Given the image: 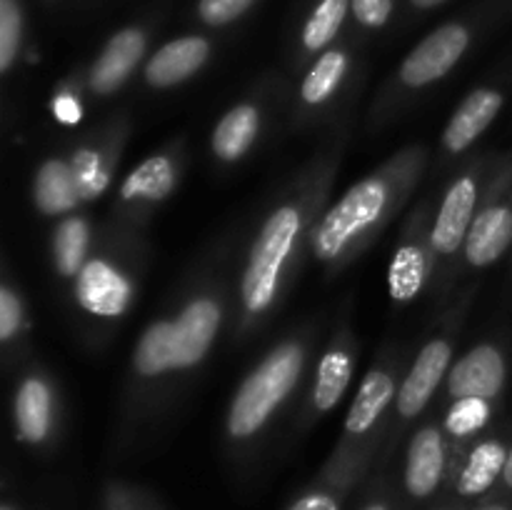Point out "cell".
<instances>
[{
  "label": "cell",
  "mask_w": 512,
  "mask_h": 510,
  "mask_svg": "<svg viewBox=\"0 0 512 510\" xmlns=\"http://www.w3.org/2000/svg\"><path fill=\"white\" fill-rule=\"evenodd\" d=\"M220 325V308L213 300H195L175 323H155L135 348V368L158 375L173 368H190L208 353Z\"/></svg>",
  "instance_id": "obj_1"
},
{
  "label": "cell",
  "mask_w": 512,
  "mask_h": 510,
  "mask_svg": "<svg viewBox=\"0 0 512 510\" xmlns=\"http://www.w3.org/2000/svg\"><path fill=\"white\" fill-rule=\"evenodd\" d=\"M440 3H445V0H413V5H418V8H435Z\"/></svg>",
  "instance_id": "obj_35"
},
{
  "label": "cell",
  "mask_w": 512,
  "mask_h": 510,
  "mask_svg": "<svg viewBox=\"0 0 512 510\" xmlns=\"http://www.w3.org/2000/svg\"><path fill=\"white\" fill-rule=\"evenodd\" d=\"M20 438L28 443H40L50 428V393L38 378L25 380L15 400Z\"/></svg>",
  "instance_id": "obj_17"
},
{
  "label": "cell",
  "mask_w": 512,
  "mask_h": 510,
  "mask_svg": "<svg viewBox=\"0 0 512 510\" xmlns=\"http://www.w3.org/2000/svg\"><path fill=\"white\" fill-rule=\"evenodd\" d=\"M258 135V110L253 105H240L230 110L218 123L213 135V150L223 160H238L253 145Z\"/></svg>",
  "instance_id": "obj_16"
},
{
  "label": "cell",
  "mask_w": 512,
  "mask_h": 510,
  "mask_svg": "<svg viewBox=\"0 0 512 510\" xmlns=\"http://www.w3.org/2000/svg\"><path fill=\"white\" fill-rule=\"evenodd\" d=\"M253 3L255 0H200L198 15L208 25H225L240 18Z\"/></svg>",
  "instance_id": "obj_29"
},
{
  "label": "cell",
  "mask_w": 512,
  "mask_h": 510,
  "mask_svg": "<svg viewBox=\"0 0 512 510\" xmlns=\"http://www.w3.org/2000/svg\"><path fill=\"white\" fill-rule=\"evenodd\" d=\"M303 365V353L298 345H283L263 360L238 390L230 408L228 428L233 438H248L270 418L280 400L293 390Z\"/></svg>",
  "instance_id": "obj_2"
},
{
  "label": "cell",
  "mask_w": 512,
  "mask_h": 510,
  "mask_svg": "<svg viewBox=\"0 0 512 510\" xmlns=\"http://www.w3.org/2000/svg\"><path fill=\"white\" fill-rule=\"evenodd\" d=\"M393 393L395 385L390 375L370 373L368 378L363 380V385H360L358 398H355L353 408H350L348 413V423L345 425H348L350 433L360 435L365 433V430L373 428V423L378 420V415L383 413L385 405L390 403Z\"/></svg>",
  "instance_id": "obj_18"
},
{
  "label": "cell",
  "mask_w": 512,
  "mask_h": 510,
  "mask_svg": "<svg viewBox=\"0 0 512 510\" xmlns=\"http://www.w3.org/2000/svg\"><path fill=\"white\" fill-rule=\"evenodd\" d=\"M130 300V285L103 260H90L78 275V303L95 315H120Z\"/></svg>",
  "instance_id": "obj_7"
},
{
  "label": "cell",
  "mask_w": 512,
  "mask_h": 510,
  "mask_svg": "<svg viewBox=\"0 0 512 510\" xmlns=\"http://www.w3.org/2000/svg\"><path fill=\"white\" fill-rule=\"evenodd\" d=\"M355 18L368 28H380L393 13V0H350Z\"/></svg>",
  "instance_id": "obj_30"
},
{
  "label": "cell",
  "mask_w": 512,
  "mask_h": 510,
  "mask_svg": "<svg viewBox=\"0 0 512 510\" xmlns=\"http://www.w3.org/2000/svg\"><path fill=\"white\" fill-rule=\"evenodd\" d=\"M85 248H88V225L80 218L63 220L55 233V263H58L60 273H78L85 258Z\"/></svg>",
  "instance_id": "obj_23"
},
{
  "label": "cell",
  "mask_w": 512,
  "mask_h": 510,
  "mask_svg": "<svg viewBox=\"0 0 512 510\" xmlns=\"http://www.w3.org/2000/svg\"><path fill=\"white\" fill-rule=\"evenodd\" d=\"M443 440L435 428L420 430L413 438L408 453V470H405V483L408 490L418 498L433 493L440 483V475H443Z\"/></svg>",
  "instance_id": "obj_14"
},
{
  "label": "cell",
  "mask_w": 512,
  "mask_h": 510,
  "mask_svg": "<svg viewBox=\"0 0 512 510\" xmlns=\"http://www.w3.org/2000/svg\"><path fill=\"white\" fill-rule=\"evenodd\" d=\"M20 328V303L10 290H0V338L10 340Z\"/></svg>",
  "instance_id": "obj_31"
},
{
  "label": "cell",
  "mask_w": 512,
  "mask_h": 510,
  "mask_svg": "<svg viewBox=\"0 0 512 510\" xmlns=\"http://www.w3.org/2000/svg\"><path fill=\"white\" fill-rule=\"evenodd\" d=\"M480 510H508V508H503V505H488V508H480Z\"/></svg>",
  "instance_id": "obj_36"
},
{
  "label": "cell",
  "mask_w": 512,
  "mask_h": 510,
  "mask_svg": "<svg viewBox=\"0 0 512 510\" xmlns=\"http://www.w3.org/2000/svg\"><path fill=\"white\" fill-rule=\"evenodd\" d=\"M350 0H323L310 15L308 25L303 30V43L308 50H320L335 38V33L343 25L345 13H348Z\"/></svg>",
  "instance_id": "obj_25"
},
{
  "label": "cell",
  "mask_w": 512,
  "mask_h": 510,
  "mask_svg": "<svg viewBox=\"0 0 512 510\" xmlns=\"http://www.w3.org/2000/svg\"><path fill=\"white\" fill-rule=\"evenodd\" d=\"M173 185V165H170V160L163 158V155H155V158H148L140 168H135L133 173L128 175V180H125L123 185V198L160 200L173 190Z\"/></svg>",
  "instance_id": "obj_20"
},
{
  "label": "cell",
  "mask_w": 512,
  "mask_h": 510,
  "mask_svg": "<svg viewBox=\"0 0 512 510\" xmlns=\"http://www.w3.org/2000/svg\"><path fill=\"white\" fill-rule=\"evenodd\" d=\"M390 295L395 300H410L420 293L425 283V258L423 250L400 248L395 253L393 265H390Z\"/></svg>",
  "instance_id": "obj_22"
},
{
  "label": "cell",
  "mask_w": 512,
  "mask_h": 510,
  "mask_svg": "<svg viewBox=\"0 0 512 510\" xmlns=\"http://www.w3.org/2000/svg\"><path fill=\"white\" fill-rule=\"evenodd\" d=\"M345 65H348V58L340 50H330L323 58L315 63V68L310 70V75L303 83V98L305 103H323L333 95V90L340 85V78L345 73Z\"/></svg>",
  "instance_id": "obj_24"
},
{
  "label": "cell",
  "mask_w": 512,
  "mask_h": 510,
  "mask_svg": "<svg viewBox=\"0 0 512 510\" xmlns=\"http://www.w3.org/2000/svg\"><path fill=\"white\" fill-rule=\"evenodd\" d=\"M505 383V360L493 345L470 350L450 373V395L458 398H495Z\"/></svg>",
  "instance_id": "obj_6"
},
{
  "label": "cell",
  "mask_w": 512,
  "mask_h": 510,
  "mask_svg": "<svg viewBox=\"0 0 512 510\" xmlns=\"http://www.w3.org/2000/svg\"><path fill=\"white\" fill-rule=\"evenodd\" d=\"M208 53V40L195 38V35L178 38L173 40V43L163 45V48L150 58L148 68H145V78H148V83L155 85V88H170V85L190 78V75L208 60Z\"/></svg>",
  "instance_id": "obj_10"
},
{
  "label": "cell",
  "mask_w": 512,
  "mask_h": 510,
  "mask_svg": "<svg viewBox=\"0 0 512 510\" xmlns=\"http://www.w3.org/2000/svg\"><path fill=\"white\" fill-rule=\"evenodd\" d=\"M3 510H10V508H3Z\"/></svg>",
  "instance_id": "obj_38"
},
{
  "label": "cell",
  "mask_w": 512,
  "mask_h": 510,
  "mask_svg": "<svg viewBox=\"0 0 512 510\" xmlns=\"http://www.w3.org/2000/svg\"><path fill=\"white\" fill-rule=\"evenodd\" d=\"M450 360V345L443 340H433L420 350L413 370L405 378L398 395V410L403 415H418L430 400V395L438 388L440 378L445 375Z\"/></svg>",
  "instance_id": "obj_9"
},
{
  "label": "cell",
  "mask_w": 512,
  "mask_h": 510,
  "mask_svg": "<svg viewBox=\"0 0 512 510\" xmlns=\"http://www.w3.org/2000/svg\"><path fill=\"white\" fill-rule=\"evenodd\" d=\"M300 228V215L295 208H280L270 215L265 228L250 253V265L243 278L245 308L258 313L270 305L278 288V270L288 258L293 240Z\"/></svg>",
  "instance_id": "obj_3"
},
{
  "label": "cell",
  "mask_w": 512,
  "mask_h": 510,
  "mask_svg": "<svg viewBox=\"0 0 512 510\" xmlns=\"http://www.w3.org/2000/svg\"><path fill=\"white\" fill-rule=\"evenodd\" d=\"M78 200L80 190L78 183H75L73 168L63 160H48L38 170V178H35V203H38V208L48 215H58L73 210Z\"/></svg>",
  "instance_id": "obj_15"
},
{
  "label": "cell",
  "mask_w": 512,
  "mask_h": 510,
  "mask_svg": "<svg viewBox=\"0 0 512 510\" xmlns=\"http://www.w3.org/2000/svg\"><path fill=\"white\" fill-rule=\"evenodd\" d=\"M473 208H475V180L460 178L445 195V203L440 208L438 220L433 230V245L440 253H453L460 248L468 230L473 225Z\"/></svg>",
  "instance_id": "obj_11"
},
{
  "label": "cell",
  "mask_w": 512,
  "mask_h": 510,
  "mask_svg": "<svg viewBox=\"0 0 512 510\" xmlns=\"http://www.w3.org/2000/svg\"><path fill=\"white\" fill-rule=\"evenodd\" d=\"M503 478H505V483H508L510 488H512V448H510V453H508V463H505Z\"/></svg>",
  "instance_id": "obj_34"
},
{
  "label": "cell",
  "mask_w": 512,
  "mask_h": 510,
  "mask_svg": "<svg viewBox=\"0 0 512 510\" xmlns=\"http://www.w3.org/2000/svg\"><path fill=\"white\" fill-rule=\"evenodd\" d=\"M500 108H503V95L495 93V90H475V93H470L468 100L460 105L458 113L450 120L448 130H445V148L460 153L468 145H473V140L493 123Z\"/></svg>",
  "instance_id": "obj_13"
},
{
  "label": "cell",
  "mask_w": 512,
  "mask_h": 510,
  "mask_svg": "<svg viewBox=\"0 0 512 510\" xmlns=\"http://www.w3.org/2000/svg\"><path fill=\"white\" fill-rule=\"evenodd\" d=\"M290 510H338V503H335L330 495H305Z\"/></svg>",
  "instance_id": "obj_33"
},
{
  "label": "cell",
  "mask_w": 512,
  "mask_h": 510,
  "mask_svg": "<svg viewBox=\"0 0 512 510\" xmlns=\"http://www.w3.org/2000/svg\"><path fill=\"white\" fill-rule=\"evenodd\" d=\"M53 110H55V118L60 120V123L65 125H75L80 120V115H83V108H80L78 100L73 98V95L63 93L55 98L53 103Z\"/></svg>",
  "instance_id": "obj_32"
},
{
  "label": "cell",
  "mask_w": 512,
  "mask_h": 510,
  "mask_svg": "<svg viewBox=\"0 0 512 510\" xmlns=\"http://www.w3.org/2000/svg\"><path fill=\"white\" fill-rule=\"evenodd\" d=\"M70 168H73L80 198H98V195L108 188V173H105L103 165H100V155L93 153V150H78L73 163H70Z\"/></svg>",
  "instance_id": "obj_26"
},
{
  "label": "cell",
  "mask_w": 512,
  "mask_h": 510,
  "mask_svg": "<svg viewBox=\"0 0 512 510\" xmlns=\"http://www.w3.org/2000/svg\"><path fill=\"white\" fill-rule=\"evenodd\" d=\"M512 243V208L495 205L473 220L465 238V253L473 265H490Z\"/></svg>",
  "instance_id": "obj_12"
},
{
  "label": "cell",
  "mask_w": 512,
  "mask_h": 510,
  "mask_svg": "<svg viewBox=\"0 0 512 510\" xmlns=\"http://www.w3.org/2000/svg\"><path fill=\"white\" fill-rule=\"evenodd\" d=\"M488 415L490 408L485 398H458L450 408L445 425L453 435H470L488 423Z\"/></svg>",
  "instance_id": "obj_27"
},
{
  "label": "cell",
  "mask_w": 512,
  "mask_h": 510,
  "mask_svg": "<svg viewBox=\"0 0 512 510\" xmlns=\"http://www.w3.org/2000/svg\"><path fill=\"white\" fill-rule=\"evenodd\" d=\"M353 375V363L345 353L333 350L320 360L318 368V383H315V405L320 410H330L340 398H343L345 388Z\"/></svg>",
  "instance_id": "obj_21"
},
{
  "label": "cell",
  "mask_w": 512,
  "mask_h": 510,
  "mask_svg": "<svg viewBox=\"0 0 512 510\" xmlns=\"http://www.w3.org/2000/svg\"><path fill=\"white\" fill-rule=\"evenodd\" d=\"M468 30L463 25H443L435 33H430L413 53L405 58L403 70H400V78L405 85H428L433 80L443 78L450 68L460 60V55L468 48Z\"/></svg>",
  "instance_id": "obj_5"
},
{
  "label": "cell",
  "mask_w": 512,
  "mask_h": 510,
  "mask_svg": "<svg viewBox=\"0 0 512 510\" xmlns=\"http://www.w3.org/2000/svg\"><path fill=\"white\" fill-rule=\"evenodd\" d=\"M365 510H388V508H383V505H370V508H365Z\"/></svg>",
  "instance_id": "obj_37"
},
{
  "label": "cell",
  "mask_w": 512,
  "mask_h": 510,
  "mask_svg": "<svg viewBox=\"0 0 512 510\" xmlns=\"http://www.w3.org/2000/svg\"><path fill=\"white\" fill-rule=\"evenodd\" d=\"M505 463H508V453L500 443H483L473 450L468 465H465L463 475H460L458 490L463 495H478L485 493L490 485L495 483L500 473L505 470Z\"/></svg>",
  "instance_id": "obj_19"
},
{
  "label": "cell",
  "mask_w": 512,
  "mask_h": 510,
  "mask_svg": "<svg viewBox=\"0 0 512 510\" xmlns=\"http://www.w3.org/2000/svg\"><path fill=\"white\" fill-rule=\"evenodd\" d=\"M385 183L380 178H368L348 190L343 200L325 215L315 233V250L320 258H335L345 245L378 220L385 208Z\"/></svg>",
  "instance_id": "obj_4"
},
{
  "label": "cell",
  "mask_w": 512,
  "mask_h": 510,
  "mask_svg": "<svg viewBox=\"0 0 512 510\" xmlns=\"http://www.w3.org/2000/svg\"><path fill=\"white\" fill-rule=\"evenodd\" d=\"M145 50V35L140 30L128 28L120 30L110 38V43L105 45L103 53L95 60L93 70H90V85L98 93H113L115 88L128 80V75L133 73V68L138 65L140 55Z\"/></svg>",
  "instance_id": "obj_8"
},
{
  "label": "cell",
  "mask_w": 512,
  "mask_h": 510,
  "mask_svg": "<svg viewBox=\"0 0 512 510\" xmlns=\"http://www.w3.org/2000/svg\"><path fill=\"white\" fill-rule=\"evenodd\" d=\"M23 15L15 0H0V70H8L18 55Z\"/></svg>",
  "instance_id": "obj_28"
}]
</instances>
